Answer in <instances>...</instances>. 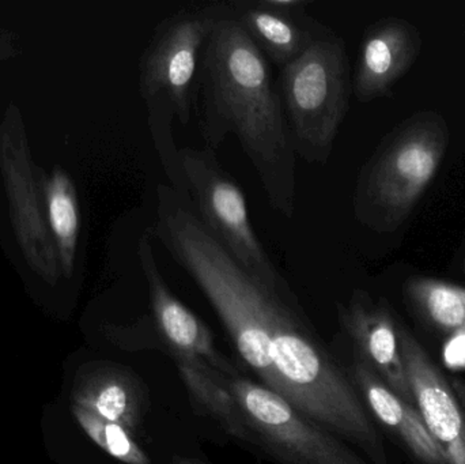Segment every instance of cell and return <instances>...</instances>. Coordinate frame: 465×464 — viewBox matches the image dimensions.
Instances as JSON below:
<instances>
[{
  "label": "cell",
  "mask_w": 465,
  "mask_h": 464,
  "mask_svg": "<svg viewBox=\"0 0 465 464\" xmlns=\"http://www.w3.org/2000/svg\"><path fill=\"white\" fill-rule=\"evenodd\" d=\"M195 104L204 147L234 135L251 161L271 207L292 218L297 196L292 147L270 63L231 15L218 22L204 45Z\"/></svg>",
  "instance_id": "1"
},
{
  "label": "cell",
  "mask_w": 465,
  "mask_h": 464,
  "mask_svg": "<svg viewBox=\"0 0 465 464\" xmlns=\"http://www.w3.org/2000/svg\"><path fill=\"white\" fill-rule=\"evenodd\" d=\"M231 2L188 5L163 18L139 60V93L147 124L171 187L188 196L173 138L174 117L188 124L204 45L218 22L231 15Z\"/></svg>",
  "instance_id": "2"
},
{
  "label": "cell",
  "mask_w": 465,
  "mask_h": 464,
  "mask_svg": "<svg viewBox=\"0 0 465 464\" xmlns=\"http://www.w3.org/2000/svg\"><path fill=\"white\" fill-rule=\"evenodd\" d=\"M450 131L439 112L420 111L380 142L355 184L352 207L361 225L377 233L398 231L436 179Z\"/></svg>",
  "instance_id": "3"
},
{
  "label": "cell",
  "mask_w": 465,
  "mask_h": 464,
  "mask_svg": "<svg viewBox=\"0 0 465 464\" xmlns=\"http://www.w3.org/2000/svg\"><path fill=\"white\" fill-rule=\"evenodd\" d=\"M279 94L295 154L325 165L346 119L352 75L341 35L316 44L281 70Z\"/></svg>",
  "instance_id": "4"
},
{
  "label": "cell",
  "mask_w": 465,
  "mask_h": 464,
  "mask_svg": "<svg viewBox=\"0 0 465 464\" xmlns=\"http://www.w3.org/2000/svg\"><path fill=\"white\" fill-rule=\"evenodd\" d=\"M179 157L188 196L204 225L252 277L287 299L289 285L254 232L245 193L221 166L215 152L207 147H183Z\"/></svg>",
  "instance_id": "5"
},
{
  "label": "cell",
  "mask_w": 465,
  "mask_h": 464,
  "mask_svg": "<svg viewBox=\"0 0 465 464\" xmlns=\"http://www.w3.org/2000/svg\"><path fill=\"white\" fill-rule=\"evenodd\" d=\"M228 386L249 429L289 462L366 464L267 387L240 378Z\"/></svg>",
  "instance_id": "6"
},
{
  "label": "cell",
  "mask_w": 465,
  "mask_h": 464,
  "mask_svg": "<svg viewBox=\"0 0 465 464\" xmlns=\"http://www.w3.org/2000/svg\"><path fill=\"white\" fill-rule=\"evenodd\" d=\"M399 337L415 408L447 463L465 464V416L452 386L409 330L399 327Z\"/></svg>",
  "instance_id": "7"
},
{
  "label": "cell",
  "mask_w": 465,
  "mask_h": 464,
  "mask_svg": "<svg viewBox=\"0 0 465 464\" xmlns=\"http://www.w3.org/2000/svg\"><path fill=\"white\" fill-rule=\"evenodd\" d=\"M422 35L412 22L387 16L363 33L352 74V94L360 103L388 97L411 70L422 51Z\"/></svg>",
  "instance_id": "8"
},
{
  "label": "cell",
  "mask_w": 465,
  "mask_h": 464,
  "mask_svg": "<svg viewBox=\"0 0 465 464\" xmlns=\"http://www.w3.org/2000/svg\"><path fill=\"white\" fill-rule=\"evenodd\" d=\"M338 310L361 357L399 398L415 406L401 357V326L390 305L384 300L374 301L366 291H355L350 301L339 304Z\"/></svg>",
  "instance_id": "9"
},
{
  "label": "cell",
  "mask_w": 465,
  "mask_h": 464,
  "mask_svg": "<svg viewBox=\"0 0 465 464\" xmlns=\"http://www.w3.org/2000/svg\"><path fill=\"white\" fill-rule=\"evenodd\" d=\"M232 16L262 54L283 70L322 41L336 33L308 11H281L265 0H232Z\"/></svg>",
  "instance_id": "10"
},
{
  "label": "cell",
  "mask_w": 465,
  "mask_h": 464,
  "mask_svg": "<svg viewBox=\"0 0 465 464\" xmlns=\"http://www.w3.org/2000/svg\"><path fill=\"white\" fill-rule=\"evenodd\" d=\"M153 236L146 229L138 242V258L149 288L150 301L155 321L174 350L201 359L217 373L234 378L231 362L218 353L212 332L193 315L166 285L161 275L153 248Z\"/></svg>",
  "instance_id": "11"
},
{
  "label": "cell",
  "mask_w": 465,
  "mask_h": 464,
  "mask_svg": "<svg viewBox=\"0 0 465 464\" xmlns=\"http://www.w3.org/2000/svg\"><path fill=\"white\" fill-rule=\"evenodd\" d=\"M354 380L371 413L398 435L415 457L428 464H448L417 408L399 398L361 356L355 359Z\"/></svg>",
  "instance_id": "12"
},
{
  "label": "cell",
  "mask_w": 465,
  "mask_h": 464,
  "mask_svg": "<svg viewBox=\"0 0 465 464\" xmlns=\"http://www.w3.org/2000/svg\"><path fill=\"white\" fill-rule=\"evenodd\" d=\"M73 406L114 422L133 432L139 420V402L131 381L116 370H104L82 376L73 392Z\"/></svg>",
  "instance_id": "13"
},
{
  "label": "cell",
  "mask_w": 465,
  "mask_h": 464,
  "mask_svg": "<svg viewBox=\"0 0 465 464\" xmlns=\"http://www.w3.org/2000/svg\"><path fill=\"white\" fill-rule=\"evenodd\" d=\"M182 379L193 398L199 400L223 427L238 439L249 438V428L232 397L229 386H223L212 367L196 357L174 350Z\"/></svg>",
  "instance_id": "14"
},
{
  "label": "cell",
  "mask_w": 465,
  "mask_h": 464,
  "mask_svg": "<svg viewBox=\"0 0 465 464\" xmlns=\"http://www.w3.org/2000/svg\"><path fill=\"white\" fill-rule=\"evenodd\" d=\"M410 304L442 331L465 332V288L429 277H411L404 283Z\"/></svg>",
  "instance_id": "15"
},
{
  "label": "cell",
  "mask_w": 465,
  "mask_h": 464,
  "mask_svg": "<svg viewBox=\"0 0 465 464\" xmlns=\"http://www.w3.org/2000/svg\"><path fill=\"white\" fill-rule=\"evenodd\" d=\"M45 195L48 221L59 248L60 264L63 272L70 277L74 271L81 229L75 185L65 172L57 171L46 183Z\"/></svg>",
  "instance_id": "16"
},
{
  "label": "cell",
  "mask_w": 465,
  "mask_h": 464,
  "mask_svg": "<svg viewBox=\"0 0 465 464\" xmlns=\"http://www.w3.org/2000/svg\"><path fill=\"white\" fill-rule=\"evenodd\" d=\"M73 413L87 436L98 447L120 462L127 464H150L149 458L142 451L130 432L114 422L106 421L86 409L73 406Z\"/></svg>",
  "instance_id": "17"
},
{
  "label": "cell",
  "mask_w": 465,
  "mask_h": 464,
  "mask_svg": "<svg viewBox=\"0 0 465 464\" xmlns=\"http://www.w3.org/2000/svg\"><path fill=\"white\" fill-rule=\"evenodd\" d=\"M14 43L11 35L5 32H0V62L7 59L13 54Z\"/></svg>",
  "instance_id": "18"
},
{
  "label": "cell",
  "mask_w": 465,
  "mask_h": 464,
  "mask_svg": "<svg viewBox=\"0 0 465 464\" xmlns=\"http://www.w3.org/2000/svg\"><path fill=\"white\" fill-rule=\"evenodd\" d=\"M450 386H452L453 392H455L456 398H458L465 416V381L460 380V379H453Z\"/></svg>",
  "instance_id": "19"
},
{
  "label": "cell",
  "mask_w": 465,
  "mask_h": 464,
  "mask_svg": "<svg viewBox=\"0 0 465 464\" xmlns=\"http://www.w3.org/2000/svg\"><path fill=\"white\" fill-rule=\"evenodd\" d=\"M464 272H465V263H464Z\"/></svg>",
  "instance_id": "20"
}]
</instances>
